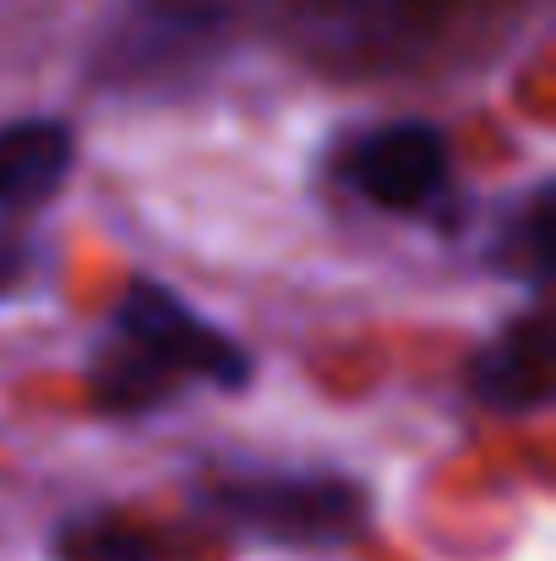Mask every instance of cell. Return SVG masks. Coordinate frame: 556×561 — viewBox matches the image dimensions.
Listing matches in <instances>:
<instances>
[{"mask_svg": "<svg viewBox=\"0 0 556 561\" xmlns=\"http://www.w3.org/2000/svg\"><path fill=\"white\" fill-rule=\"evenodd\" d=\"M55 561H196L181 535L121 513H77L55 535Z\"/></svg>", "mask_w": 556, "mask_h": 561, "instance_id": "obj_6", "label": "cell"}, {"mask_svg": "<svg viewBox=\"0 0 556 561\" xmlns=\"http://www.w3.org/2000/svg\"><path fill=\"white\" fill-rule=\"evenodd\" d=\"M27 262H33V256H27V240H22V234H11V229H0V295L22 284Z\"/></svg>", "mask_w": 556, "mask_h": 561, "instance_id": "obj_8", "label": "cell"}, {"mask_svg": "<svg viewBox=\"0 0 556 561\" xmlns=\"http://www.w3.org/2000/svg\"><path fill=\"white\" fill-rule=\"evenodd\" d=\"M218 27H224V0H137L132 55H137V66L159 71L170 60L196 55Z\"/></svg>", "mask_w": 556, "mask_h": 561, "instance_id": "obj_7", "label": "cell"}, {"mask_svg": "<svg viewBox=\"0 0 556 561\" xmlns=\"http://www.w3.org/2000/svg\"><path fill=\"white\" fill-rule=\"evenodd\" d=\"M207 507L268 540V546H300V551H328L344 546L366 529V491L339 474H246V480H218L207 485Z\"/></svg>", "mask_w": 556, "mask_h": 561, "instance_id": "obj_2", "label": "cell"}, {"mask_svg": "<svg viewBox=\"0 0 556 561\" xmlns=\"http://www.w3.org/2000/svg\"><path fill=\"white\" fill-rule=\"evenodd\" d=\"M339 181L387 213H425L447 191V142L425 121H398L355 137L339 159Z\"/></svg>", "mask_w": 556, "mask_h": 561, "instance_id": "obj_3", "label": "cell"}, {"mask_svg": "<svg viewBox=\"0 0 556 561\" xmlns=\"http://www.w3.org/2000/svg\"><path fill=\"white\" fill-rule=\"evenodd\" d=\"M552 322L546 311H530L519 322H508L497 333V344H486L469 360V392L497 409V414H535L552 403L556 387V355H552Z\"/></svg>", "mask_w": 556, "mask_h": 561, "instance_id": "obj_4", "label": "cell"}, {"mask_svg": "<svg viewBox=\"0 0 556 561\" xmlns=\"http://www.w3.org/2000/svg\"><path fill=\"white\" fill-rule=\"evenodd\" d=\"M185 381H207L240 392L251 381V355L202 322L175 289L154 278H132L115 300L110 333L88 360V392L110 414H148L170 403Z\"/></svg>", "mask_w": 556, "mask_h": 561, "instance_id": "obj_1", "label": "cell"}, {"mask_svg": "<svg viewBox=\"0 0 556 561\" xmlns=\"http://www.w3.org/2000/svg\"><path fill=\"white\" fill-rule=\"evenodd\" d=\"M77 137L60 121H11L0 126V213L38 207L66 186Z\"/></svg>", "mask_w": 556, "mask_h": 561, "instance_id": "obj_5", "label": "cell"}]
</instances>
